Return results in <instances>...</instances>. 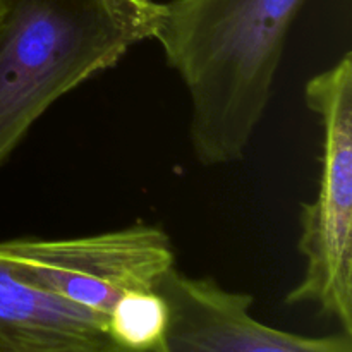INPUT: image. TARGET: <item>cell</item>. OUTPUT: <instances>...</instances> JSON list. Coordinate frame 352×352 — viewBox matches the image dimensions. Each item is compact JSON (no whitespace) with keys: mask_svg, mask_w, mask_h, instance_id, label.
I'll use <instances>...</instances> for the list:
<instances>
[{"mask_svg":"<svg viewBox=\"0 0 352 352\" xmlns=\"http://www.w3.org/2000/svg\"><path fill=\"white\" fill-rule=\"evenodd\" d=\"M306 105L323 127L322 170L315 201L302 205L301 282L287 305H315L352 336V55L313 76Z\"/></svg>","mask_w":352,"mask_h":352,"instance_id":"cell-3","label":"cell"},{"mask_svg":"<svg viewBox=\"0 0 352 352\" xmlns=\"http://www.w3.org/2000/svg\"><path fill=\"white\" fill-rule=\"evenodd\" d=\"M167 323V302L155 289L124 292L107 315L110 337L131 352L155 349L164 337Z\"/></svg>","mask_w":352,"mask_h":352,"instance_id":"cell-7","label":"cell"},{"mask_svg":"<svg viewBox=\"0 0 352 352\" xmlns=\"http://www.w3.org/2000/svg\"><path fill=\"white\" fill-rule=\"evenodd\" d=\"M155 291L165 299L168 323L148 352H352V336L305 337L274 329L251 315L253 298L227 291L212 278L170 268Z\"/></svg>","mask_w":352,"mask_h":352,"instance_id":"cell-5","label":"cell"},{"mask_svg":"<svg viewBox=\"0 0 352 352\" xmlns=\"http://www.w3.org/2000/svg\"><path fill=\"white\" fill-rule=\"evenodd\" d=\"M306 2H162L153 40L188 89L189 138L203 165L244 157L270 103L289 31Z\"/></svg>","mask_w":352,"mask_h":352,"instance_id":"cell-1","label":"cell"},{"mask_svg":"<svg viewBox=\"0 0 352 352\" xmlns=\"http://www.w3.org/2000/svg\"><path fill=\"white\" fill-rule=\"evenodd\" d=\"M0 254L31 284L105 316L124 292L157 287L175 260L167 234L151 226L72 239L3 241Z\"/></svg>","mask_w":352,"mask_h":352,"instance_id":"cell-4","label":"cell"},{"mask_svg":"<svg viewBox=\"0 0 352 352\" xmlns=\"http://www.w3.org/2000/svg\"><path fill=\"white\" fill-rule=\"evenodd\" d=\"M0 352H131L107 316L43 291L0 254Z\"/></svg>","mask_w":352,"mask_h":352,"instance_id":"cell-6","label":"cell"},{"mask_svg":"<svg viewBox=\"0 0 352 352\" xmlns=\"http://www.w3.org/2000/svg\"><path fill=\"white\" fill-rule=\"evenodd\" d=\"M157 0H0V165L69 91L151 40Z\"/></svg>","mask_w":352,"mask_h":352,"instance_id":"cell-2","label":"cell"}]
</instances>
